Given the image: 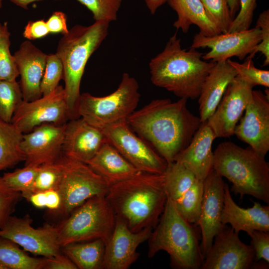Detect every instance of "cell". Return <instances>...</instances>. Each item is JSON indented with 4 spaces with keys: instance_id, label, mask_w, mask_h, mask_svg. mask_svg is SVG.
I'll return each mask as SVG.
<instances>
[{
    "instance_id": "3957f363",
    "label": "cell",
    "mask_w": 269,
    "mask_h": 269,
    "mask_svg": "<svg viewBox=\"0 0 269 269\" xmlns=\"http://www.w3.org/2000/svg\"><path fill=\"white\" fill-rule=\"evenodd\" d=\"M203 55L196 49H182L175 33L163 51L149 62L151 82L180 98L198 99L203 82L215 63L203 60Z\"/></svg>"
},
{
    "instance_id": "f35d334b",
    "label": "cell",
    "mask_w": 269,
    "mask_h": 269,
    "mask_svg": "<svg viewBox=\"0 0 269 269\" xmlns=\"http://www.w3.org/2000/svg\"><path fill=\"white\" fill-rule=\"evenodd\" d=\"M90 10L95 21L109 23L117 19L123 0H77Z\"/></svg>"
},
{
    "instance_id": "484cf974",
    "label": "cell",
    "mask_w": 269,
    "mask_h": 269,
    "mask_svg": "<svg viewBox=\"0 0 269 269\" xmlns=\"http://www.w3.org/2000/svg\"><path fill=\"white\" fill-rule=\"evenodd\" d=\"M167 2L177 13V18L173 24L177 30L181 29L187 33L190 25L195 24L205 36L221 33L208 17L200 0H167Z\"/></svg>"
},
{
    "instance_id": "d590c367",
    "label": "cell",
    "mask_w": 269,
    "mask_h": 269,
    "mask_svg": "<svg viewBox=\"0 0 269 269\" xmlns=\"http://www.w3.org/2000/svg\"><path fill=\"white\" fill-rule=\"evenodd\" d=\"M209 19L221 33L228 32L232 17L227 0H200Z\"/></svg>"
},
{
    "instance_id": "e575fe53",
    "label": "cell",
    "mask_w": 269,
    "mask_h": 269,
    "mask_svg": "<svg viewBox=\"0 0 269 269\" xmlns=\"http://www.w3.org/2000/svg\"><path fill=\"white\" fill-rule=\"evenodd\" d=\"M39 166L26 165L0 176V183L9 189L21 193L28 192L33 185Z\"/></svg>"
},
{
    "instance_id": "ffe728a7",
    "label": "cell",
    "mask_w": 269,
    "mask_h": 269,
    "mask_svg": "<svg viewBox=\"0 0 269 269\" xmlns=\"http://www.w3.org/2000/svg\"><path fill=\"white\" fill-rule=\"evenodd\" d=\"M107 141L102 130L80 117L71 119L65 125L62 154L87 163Z\"/></svg>"
},
{
    "instance_id": "f5cc1de1",
    "label": "cell",
    "mask_w": 269,
    "mask_h": 269,
    "mask_svg": "<svg viewBox=\"0 0 269 269\" xmlns=\"http://www.w3.org/2000/svg\"><path fill=\"white\" fill-rule=\"evenodd\" d=\"M3 0H0V9L1 8L2 6V2Z\"/></svg>"
},
{
    "instance_id": "60d3db41",
    "label": "cell",
    "mask_w": 269,
    "mask_h": 269,
    "mask_svg": "<svg viewBox=\"0 0 269 269\" xmlns=\"http://www.w3.org/2000/svg\"><path fill=\"white\" fill-rule=\"evenodd\" d=\"M256 27L260 28L261 32V42L256 46L254 51L246 58L253 59L255 54L261 52L264 57V66L269 64V10L263 11L257 21Z\"/></svg>"
},
{
    "instance_id": "cb8c5ba5",
    "label": "cell",
    "mask_w": 269,
    "mask_h": 269,
    "mask_svg": "<svg viewBox=\"0 0 269 269\" xmlns=\"http://www.w3.org/2000/svg\"><path fill=\"white\" fill-rule=\"evenodd\" d=\"M227 61L215 62L202 84L198 97L199 118L206 122L214 113L228 85L237 76Z\"/></svg>"
},
{
    "instance_id": "7dc6e473",
    "label": "cell",
    "mask_w": 269,
    "mask_h": 269,
    "mask_svg": "<svg viewBox=\"0 0 269 269\" xmlns=\"http://www.w3.org/2000/svg\"><path fill=\"white\" fill-rule=\"evenodd\" d=\"M46 207L49 210L58 212L61 207L62 199L58 190H48L44 191Z\"/></svg>"
},
{
    "instance_id": "ba28073f",
    "label": "cell",
    "mask_w": 269,
    "mask_h": 269,
    "mask_svg": "<svg viewBox=\"0 0 269 269\" xmlns=\"http://www.w3.org/2000/svg\"><path fill=\"white\" fill-rule=\"evenodd\" d=\"M138 90L136 80L124 73L117 89L109 95L96 97L88 93L81 94L78 117L101 130L126 121L138 105L140 97Z\"/></svg>"
},
{
    "instance_id": "7bdbcfd3",
    "label": "cell",
    "mask_w": 269,
    "mask_h": 269,
    "mask_svg": "<svg viewBox=\"0 0 269 269\" xmlns=\"http://www.w3.org/2000/svg\"><path fill=\"white\" fill-rule=\"evenodd\" d=\"M255 254V262L264 260L269 264V232L253 230L247 233Z\"/></svg>"
},
{
    "instance_id": "9c48e42d",
    "label": "cell",
    "mask_w": 269,
    "mask_h": 269,
    "mask_svg": "<svg viewBox=\"0 0 269 269\" xmlns=\"http://www.w3.org/2000/svg\"><path fill=\"white\" fill-rule=\"evenodd\" d=\"M63 174L59 191L62 204L58 213L67 217L88 199L107 193L110 185L87 163L61 156Z\"/></svg>"
},
{
    "instance_id": "7c38bea8",
    "label": "cell",
    "mask_w": 269,
    "mask_h": 269,
    "mask_svg": "<svg viewBox=\"0 0 269 269\" xmlns=\"http://www.w3.org/2000/svg\"><path fill=\"white\" fill-rule=\"evenodd\" d=\"M69 120L64 87L59 85L47 95L32 101H23L14 113L11 123L24 134L43 124L62 125Z\"/></svg>"
},
{
    "instance_id": "74e56055",
    "label": "cell",
    "mask_w": 269,
    "mask_h": 269,
    "mask_svg": "<svg viewBox=\"0 0 269 269\" xmlns=\"http://www.w3.org/2000/svg\"><path fill=\"white\" fill-rule=\"evenodd\" d=\"M63 77L62 62L56 53L47 54L46 66L40 83L42 96L53 92Z\"/></svg>"
},
{
    "instance_id": "1f68e13d",
    "label": "cell",
    "mask_w": 269,
    "mask_h": 269,
    "mask_svg": "<svg viewBox=\"0 0 269 269\" xmlns=\"http://www.w3.org/2000/svg\"><path fill=\"white\" fill-rule=\"evenodd\" d=\"M63 174V168L61 157L54 162L40 165L32 187L28 192L24 193L43 192L51 189L58 190Z\"/></svg>"
},
{
    "instance_id": "8d00e7d4",
    "label": "cell",
    "mask_w": 269,
    "mask_h": 269,
    "mask_svg": "<svg viewBox=\"0 0 269 269\" xmlns=\"http://www.w3.org/2000/svg\"><path fill=\"white\" fill-rule=\"evenodd\" d=\"M235 69L237 76L248 83L252 87L257 85L269 87V71L258 69L254 66L253 59L246 58L245 61L240 63L227 60Z\"/></svg>"
},
{
    "instance_id": "5bb4252c",
    "label": "cell",
    "mask_w": 269,
    "mask_h": 269,
    "mask_svg": "<svg viewBox=\"0 0 269 269\" xmlns=\"http://www.w3.org/2000/svg\"><path fill=\"white\" fill-rule=\"evenodd\" d=\"M255 254L251 245L226 225L215 236L200 269H248L253 267Z\"/></svg>"
},
{
    "instance_id": "d6a6232c",
    "label": "cell",
    "mask_w": 269,
    "mask_h": 269,
    "mask_svg": "<svg viewBox=\"0 0 269 269\" xmlns=\"http://www.w3.org/2000/svg\"><path fill=\"white\" fill-rule=\"evenodd\" d=\"M19 83L0 80V118L11 123L15 111L23 101Z\"/></svg>"
},
{
    "instance_id": "277c9868",
    "label": "cell",
    "mask_w": 269,
    "mask_h": 269,
    "mask_svg": "<svg viewBox=\"0 0 269 269\" xmlns=\"http://www.w3.org/2000/svg\"><path fill=\"white\" fill-rule=\"evenodd\" d=\"M201 239L199 227L186 220L167 197L164 210L148 240V256L152 258L163 251L169 255L172 268L200 269L204 260Z\"/></svg>"
},
{
    "instance_id": "4dcf8cb0",
    "label": "cell",
    "mask_w": 269,
    "mask_h": 269,
    "mask_svg": "<svg viewBox=\"0 0 269 269\" xmlns=\"http://www.w3.org/2000/svg\"><path fill=\"white\" fill-rule=\"evenodd\" d=\"M204 192V181L196 179L191 187L175 201L179 213L188 222L197 225Z\"/></svg>"
},
{
    "instance_id": "ab89813d",
    "label": "cell",
    "mask_w": 269,
    "mask_h": 269,
    "mask_svg": "<svg viewBox=\"0 0 269 269\" xmlns=\"http://www.w3.org/2000/svg\"><path fill=\"white\" fill-rule=\"evenodd\" d=\"M257 0H240L238 13L233 19L228 32L244 31L250 29L253 22Z\"/></svg>"
},
{
    "instance_id": "681fc988",
    "label": "cell",
    "mask_w": 269,
    "mask_h": 269,
    "mask_svg": "<svg viewBox=\"0 0 269 269\" xmlns=\"http://www.w3.org/2000/svg\"><path fill=\"white\" fill-rule=\"evenodd\" d=\"M232 17L234 19L240 9V0H227Z\"/></svg>"
},
{
    "instance_id": "2e32d148",
    "label": "cell",
    "mask_w": 269,
    "mask_h": 269,
    "mask_svg": "<svg viewBox=\"0 0 269 269\" xmlns=\"http://www.w3.org/2000/svg\"><path fill=\"white\" fill-rule=\"evenodd\" d=\"M260 90H253L252 97L240 120L234 134L261 155L269 150V97Z\"/></svg>"
},
{
    "instance_id": "f1b7e54d",
    "label": "cell",
    "mask_w": 269,
    "mask_h": 269,
    "mask_svg": "<svg viewBox=\"0 0 269 269\" xmlns=\"http://www.w3.org/2000/svg\"><path fill=\"white\" fill-rule=\"evenodd\" d=\"M15 243L0 236V263L7 269H44L45 257H31Z\"/></svg>"
},
{
    "instance_id": "ac0fdd59",
    "label": "cell",
    "mask_w": 269,
    "mask_h": 269,
    "mask_svg": "<svg viewBox=\"0 0 269 269\" xmlns=\"http://www.w3.org/2000/svg\"><path fill=\"white\" fill-rule=\"evenodd\" d=\"M66 124H43L23 134L20 148L25 156V166H39L60 158Z\"/></svg>"
},
{
    "instance_id": "7a4b0ae2",
    "label": "cell",
    "mask_w": 269,
    "mask_h": 269,
    "mask_svg": "<svg viewBox=\"0 0 269 269\" xmlns=\"http://www.w3.org/2000/svg\"><path fill=\"white\" fill-rule=\"evenodd\" d=\"M106 198L117 217L131 231L153 229L167 200L164 175L141 172L111 185Z\"/></svg>"
},
{
    "instance_id": "c3c4849f",
    "label": "cell",
    "mask_w": 269,
    "mask_h": 269,
    "mask_svg": "<svg viewBox=\"0 0 269 269\" xmlns=\"http://www.w3.org/2000/svg\"><path fill=\"white\" fill-rule=\"evenodd\" d=\"M167 0H144L146 7L151 14H154L157 9L167 2Z\"/></svg>"
},
{
    "instance_id": "e0dca14e",
    "label": "cell",
    "mask_w": 269,
    "mask_h": 269,
    "mask_svg": "<svg viewBox=\"0 0 269 269\" xmlns=\"http://www.w3.org/2000/svg\"><path fill=\"white\" fill-rule=\"evenodd\" d=\"M223 177L214 170L204 181V192L199 218L200 249L205 259L214 239L224 227L221 221L224 206L225 186Z\"/></svg>"
},
{
    "instance_id": "4316f807",
    "label": "cell",
    "mask_w": 269,
    "mask_h": 269,
    "mask_svg": "<svg viewBox=\"0 0 269 269\" xmlns=\"http://www.w3.org/2000/svg\"><path fill=\"white\" fill-rule=\"evenodd\" d=\"M105 242L101 239L74 243L61 248L66 255L79 269H103Z\"/></svg>"
},
{
    "instance_id": "bcb514c9",
    "label": "cell",
    "mask_w": 269,
    "mask_h": 269,
    "mask_svg": "<svg viewBox=\"0 0 269 269\" xmlns=\"http://www.w3.org/2000/svg\"><path fill=\"white\" fill-rule=\"evenodd\" d=\"M45 258L44 269H77L73 262L63 253Z\"/></svg>"
},
{
    "instance_id": "603a6c76",
    "label": "cell",
    "mask_w": 269,
    "mask_h": 269,
    "mask_svg": "<svg viewBox=\"0 0 269 269\" xmlns=\"http://www.w3.org/2000/svg\"><path fill=\"white\" fill-rule=\"evenodd\" d=\"M221 221L223 225L230 224L238 233L241 231L247 233L253 230L269 232V206L254 202L252 207H240L234 202L226 184Z\"/></svg>"
},
{
    "instance_id": "52a82bcc",
    "label": "cell",
    "mask_w": 269,
    "mask_h": 269,
    "mask_svg": "<svg viewBox=\"0 0 269 269\" xmlns=\"http://www.w3.org/2000/svg\"><path fill=\"white\" fill-rule=\"evenodd\" d=\"M116 215L105 195L93 196L73 211L57 226L61 248L97 239L105 243L116 224Z\"/></svg>"
},
{
    "instance_id": "d4e9b609",
    "label": "cell",
    "mask_w": 269,
    "mask_h": 269,
    "mask_svg": "<svg viewBox=\"0 0 269 269\" xmlns=\"http://www.w3.org/2000/svg\"><path fill=\"white\" fill-rule=\"evenodd\" d=\"M110 186L141 172L107 141L87 163Z\"/></svg>"
},
{
    "instance_id": "83f0119b",
    "label": "cell",
    "mask_w": 269,
    "mask_h": 269,
    "mask_svg": "<svg viewBox=\"0 0 269 269\" xmlns=\"http://www.w3.org/2000/svg\"><path fill=\"white\" fill-rule=\"evenodd\" d=\"M23 134L0 118V171L25 160L20 148Z\"/></svg>"
},
{
    "instance_id": "8fae6325",
    "label": "cell",
    "mask_w": 269,
    "mask_h": 269,
    "mask_svg": "<svg viewBox=\"0 0 269 269\" xmlns=\"http://www.w3.org/2000/svg\"><path fill=\"white\" fill-rule=\"evenodd\" d=\"M30 215L22 217L11 216L0 229V236L8 239L25 251L43 257L61 253L57 226L48 223L34 228Z\"/></svg>"
},
{
    "instance_id": "5b68a950",
    "label": "cell",
    "mask_w": 269,
    "mask_h": 269,
    "mask_svg": "<svg viewBox=\"0 0 269 269\" xmlns=\"http://www.w3.org/2000/svg\"><path fill=\"white\" fill-rule=\"evenodd\" d=\"M213 153V170L233 184L230 192L240 199L249 195L269 203V165L264 156L231 141L220 143Z\"/></svg>"
},
{
    "instance_id": "8992f818",
    "label": "cell",
    "mask_w": 269,
    "mask_h": 269,
    "mask_svg": "<svg viewBox=\"0 0 269 269\" xmlns=\"http://www.w3.org/2000/svg\"><path fill=\"white\" fill-rule=\"evenodd\" d=\"M109 23L95 21L88 26L77 24L59 40L56 54L63 66L64 89L70 120L78 118L80 84L86 64L108 34Z\"/></svg>"
},
{
    "instance_id": "30bf717a",
    "label": "cell",
    "mask_w": 269,
    "mask_h": 269,
    "mask_svg": "<svg viewBox=\"0 0 269 269\" xmlns=\"http://www.w3.org/2000/svg\"><path fill=\"white\" fill-rule=\"evenodd\" d=\"M107 140L139 171L163 174L168 165L166 160L147 142L130 128L126 121L102 130Z\"/></svg>"
},
{
    "instance_id": "836d02e7",
    "label": "cell",
    "mask_w": 269,
    "mask_h": 269,
    "mask_svg": "<svg viewBox=\"0 0 269 269\" xmlns=\"http://www.w3.org/2000/svg\"><path fill=\"white\" fill-rule=\"evenodd\" d=\"M10 36L7 22L0 23V80L15 81L19 74L10 51Z\"/></svg>"
},
{
    "instance_id": "816d5d0a",
    "label": "cell",
    "mask_w": 269,
    "mask_h": 269,
    "mask_svg": "<svg viewBox=\"0 0 269 269\" xmlns=\"http://www.w3.org/2000/svg\"><path fill=\"white\" fill-rule=\"evenodd\" d=\"M0 269H7L3 265H2L1 263H0Z\"/></svg>"
},
{
    "instance_id": "d6986e66",
    "label": "cell",
    "mask_w": 269,
    "mask_h": 269,
    "mask_svg": "<svg viewBox=\"0 0 269 269\" xmlns=\"http://www.w3.org/2000/svg\"><path fill=\"white\" fill-rule=\"evenodd\" d=\"M153 229L146 228L139 232L130 230L120 218L116 216L114 230L106 242L103 269H128L138 259L137 249L148 240Z\"/></svg>"
},
{
    "instance_id": "f546056e",
    "label": "cell",
    "mask_w": 269,
    "mask_h": 269,
    "mask_svg": "<svg viewBox=\"0 0 269 269\" xmlns=\"http://www.w3.org/2000/svg\"><path fill=\"white\" fill-rule=\"evenodd\" d=\"M164 175L167 196L174 202L180 198L197 179L191 170L175 161L168 164Z\"/></svg>"
},
{
    "instance_id": "6da1fadb",
    "label": "cell",
    "mask_w": 269,
    "mask_h": 269,
    "mask_svg": "<svg viewBox=\"0 0 269 269\" xmlns=\"http://www.w3.org/2000/svg\"><path fill=\"white\" fill-rule=\"evenodd\" d=\"M187 99H157L127 119L130 128L170 164L190 142L201 122L187 107Z\"/></svg>"
},
{
    "instance_id": "44dd1931",
    "label": "cell",
    "mask_w": 269,
    "mask_h": 269,
    "mask_svg": "<svg viewBox=\"0 0 269 269\" xmlns=\"http://www.w3.org/2000/svg\"><path fill=\"white\" fill-rule=\"evenodd\" d=\"M47 56L29 40L21 43L13 54L20 76L19 84L24 101H32L42 96L40 83Z\"/></svg>"
},
{
    "instance_id": "f907efd6",
    "label": "cell",
    "mask_w": 269,
    "mask_h": 269,
    "mask_svg": "<svg viewBox=\"0 0 269 269\" xmlns=\"http://www.w3.org/2000/svg\"><path fill=\"white\" fill-rule=\"evenodd\" d=\"M16 5L25 9H28V5L36 1L40 0H8Z\"/></svg>"
},
{
    "instance_id": "b9f144b4",
    "label": "cell",
    "mask_w": 269,
    "mask_h": 269,
    "mask_svg": "<svg viewBox=\"0 0 269 269\" xmlns=\"http://www.w3.org/2000/svg\"><path fill=\"white\" fill-rule=\"evenodd\" d=\"M21 194L0 183V229L7 222L19 201Z\"/></svg>"
},
{
    "instance_id": "4fadbf2b",
    "label": "cell",
    "mask_w": 269,
    "mask_h": 269,
    "mask_svg": "<svg viewBox=\"0 0 269 269\" xmlns=\"http://www.w3.org/2000/svg\"><path fill=\"white\" fill-rule=\"evenodd\" d=\"M261 40V30L255 26L244 31L221 33L211 36L199 32L194 36L190 48H209L210 50L202 56L204 60L225 61L233 56L243 60L254 51Z\"/></svg>"
},
{
    "instance_id": "9a60e30c",
    "label": "cell",
    "mask_w": 269,
    "mask_h": 269,
    "mask_svg": "<svg viewBox=\"0 0 269 269\" xmlns=\"http://www.w3.org/2000/svg\"><path fill=\"white\" fill-rule=\"evenodd\" d=\"M253 88L237 75L229 84L214 113L206 121L216 138L234 134L236 126L252 99Z\"/></svg>"
},
{
    "instance_id": "7402d4cb",
    "label": "cell",
    "mask_w": 269,
    "mask_h": 269,
    "mask_svg": "<svg viewBox=\"0 0 269 269\" xmlns=\"http://www.w3.org/2000/svg\"><path fill=\"white\" fill-rule=\"evenodd\" d=\"M216 137L206 122L201 123L189 144L175 157L174 161L183 164L197 179L204 181L213 170L212 143Z\"/></svg>"
},
{
    "instance_id": "ee69618b",
    "label": "cell",
    "mask_w": 269,
    "mask_h": 269,
    "mask_svg": "<svg viewBox=\"0 0 269 269\" xmlns=\"http://www.w3.org/2000/svg\"><path fill=\"white\" fill-rule=\"evenodd\" d=\"M49 33L46 21L43 19L29 21L25 25L23 36L28 40L45 37Z\"/></svg>"
},
{
    "instance_id": "f6af8a7d",
    "label": "cell",
    "mask_w": 269,
    "mask_h": 269,
    "mask_svg": "<svg viewBox=\"0 0 269 269\" xmlns=\"http://www.w3.org/2000/svg\"><path fill=\"white\" fill-rule=\"evenodd\" d=\"M46 23L49 33H60L64 35L69 31L67 24V16L62 11L54 12Z\"/></svg>"
}]
</instances>
